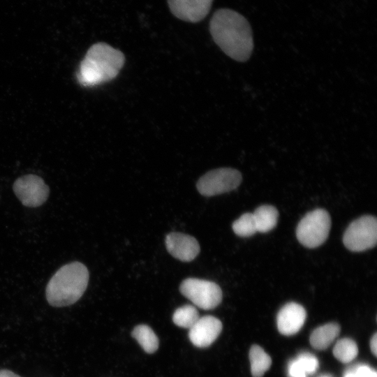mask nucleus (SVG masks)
Listing matches in <instances>:
<instances>
[{"instance_id":"21","label":"nucleus","mask_w":377,"mask_h":377,"mask_svg":"<svg viewBox=\"0 0 377 377\" xmlns=\"http://www.w3.org/2000/svg\"><path fill=\"white\" fill-rule=\"evenodd\" d=\"M288 372L290 377H306V372L297 360L291 362Z\"/></svg>"},{"instance_id":"1","label":"nucleus","mask_w":377,"mask_h":377,"mask_svg":"<svg viewBox=\"0 0 377 377\" xmlns=\"http://www.w3.org/2000/svg\"><path fill=\"white\" fill-rule=\"evenodd\" d=\"M209 31L215 43L229 57L240 62L250 58L253 49L252 30L241 14L227 8L216 10Z\"/></svg>"},{"instance_id":"4","label":"nucleus","mask_w":377,"mask_h":377,"mask_svg":"<svg viewBox=\"0 0 377 377\" xmlns=\"http://www.w3.org/2000/svg\"><path fill=\"white\" fill-rule=\"evenodd\" d=\"M330 228L329 213L323 209H316L307 213L300 220L296 229V236L303 246L313 249L325 242Z\"/></svg>"},{"instance_id":"20","label":"nucleus","mask_w":377,"mask_h":377,"mask_svg":"<svg viewBox=\"0 0 377 377\" xmlns=\"http://www.w3.org/2000/svg\"><path fill=\"white\" fill-rule=\"evenodd\" d=\"M297 360L303 367L306 374L313 373L318 366L316 357L309 353H303L300 355Z\"/></svg>"},{"instance_id":"11","label":"nucleus","mask_w":377,"mask_h":377,"mask_svg":"<svg viewBox=\"0 0 377 377\" xmlns=\"http://www.w3.org/2000/svg\"><path fill=\"white\" fill-rule=\"evenodd\" d=\"M165 246L169 253L184 262L193 260L200 252V245L193 237L179 232L168 234Z\"/></svg>"},{"instance_id":"8","label":"nucleus","mask_w":377,"mask_h":377,"mask_svg":"<svg viewBox=\"0 0 377 377\" xmlns=\"http://www.w3.org/2000/svg\"><path fill=\"white\" fill-rule=\"evenodd\" d=\"M13 191L22 204L28 207H38L47 199L50 188L39 176L29 174L17 178Z\"/></svg>"},{"instance_id":"24","label":"nucleus","mask_w":377,"mask_h":377,"mask_svg":"<svg viewBox=\"0 0 377 377\" xmlns=\"http://www.w3.org/2000/svg\"><path fill=\"white\" fill-rule=\"evenodd\" d=\"M0 377H21L13 371L7 369L0 370Z\"/></svg>"},{"instance_id":"10","label":"nucleus","mask_w":377,"mask_h":377,"mask_svg":"<svg viewBox=\"0 0 377 377\" xmlns=\"http://www.w3.org/2000/svg\"><path fill=\"white\" fill-rule=\"evenodd\" d=\"M213 0H168L172 13L177 18L198 22L203 20L210 10Z\"/></svg>"},{"instance_id":"7","label":"nucleus","mask_w":377,"mask_h":377,"mask_svg":"<svg viewBox=\"0 0 377 377\" xmlns=\"http://www.w3.org/2000/svg\"><path fill=\"white\" fill-rule=\"evenodd\" d=\"M242 180V174L239 170L231 168H220L202 175L198 179L196 187L201 195L213 196L237 188Z\"/></svg>"},{"instance_id":"22","label":"nucleus","mask_w":377,"mask_h":377,"mask_svg":"<svg viewBox=\"0 0 377 377\" xmlns=\"http://www.w3.org/2000/svg\"><path fill=\"white\" fill-rule=\"evenodd\" d=\"M354 374L355 377H377L376 373L367 366L360 367Z\"/></svg>"},{"instance_id":"9","label":"nucleus","mask_w":377,"mask_h":377,"mask_svg":"<svg viewBox=\"0 0 377 377\" xmlns=\"http://www.w3.org/2000/svg\"><path fill=\"white\" fill-rule=\"evenodd\" d=\"M222 330V323L212 316L200 317L189 329L188 337L191 343L199 348L210 346Z\"/></svg>"},{"instance_id":"5","label":"nucleus","mask_w":377,"mask_h":377,"mask_svg":"<svg viewBox=\"0 0 377 377\" xmlns=\"http://www.w3.org/2000/svg\"><path fill=\"white\" fill-rule=\"evenodd\" d=\"M377 242V221L370 215L353 221L346 228L343 242L351 251L360 252L374 247Z\"/></svg>"},{"instance_id":"15","label":"nucleus","mask_w":377,"mask_h":377,"mask_svg":"<svg viewBox=\"0 0 377 377\" xmlns=\"http://www.w3.org/2000/svg\"><path fill=\"white\" fill-rule=\"evenodd\" d=\"M251 371L253 377H262L269 369L272 360L264 350L257 345L251 346L249 352Z\"/></svg>"},{"instance_id":"23","label":"nucleus","mask_w":377,"mask_h":377,"mask_svg":"<svg viewBox=\"0 0 377 377\" xmlns=\"http://www.w3.org/2000/svg\"><path fill=\"white\" fill-rule=\"evenodd\" d=\"M370 348L374 355L377 353V334L375 333L370 341Z\"/></svg>"},{"instance_id":"13","label":"nucleus","mask_w":377,"mask_h":377,"mask_svg":"<svg viewBox=\"0 0 377 377\" xmlns=\"http://www.w3.org/2000/svg\"><path fill=\"white\" fill-rule=\"evenodd\" d=\"M340 326L335 323H330L316 328L310 337V343L316 349L327 348L339 335Z\"/></svg>"},{"instance_id":"12","label":"nucleus","mask_w":377,"mask_h":377,"mask_svg":"<svg viewBox=\"0 0 377 377\" xmlns=\"http://www.w3.org/2000/svg\"><path fill=\"white\" fill-rule=\"evenodd\" d=\"M306 317L304 308L295 302L285 304L277 315V327L283 335H293L303 326Z\"/></svg>"},{"instance_id":"14","label":"nucleus","mask_w":377,"mask_h":377,"mask_svg":"<svg viewBox=\"0 0 377 377\" xmlns=\"http://www.w3.org/2000/svg\"><path fill=\"white\" fill-rule=\"evenodd\" d=\"M253 215L257 232H267L276 226L279 212L274 206L262 205L255 210Z\"/></svg>"},{"instance_id":"25","label":"nucleus","mask_w":377,"mask_h":377,"mask_svg":"<svg viewBox=\"0 0 377 377\" xmlns=\"http://www.w3.org/2000/svg\"><path fill=\"white\" fill-rule=\"evenodd\" d=\"M345 377H355L354 374H348Z\"/></svg>"},{"instance_id":"16","label":"nucleus","mask_w":377,"mask_h":377,"mask_svg":"<svg viewBox=\"0 0 377 377\" xmlns=\"http://www.w3.org/2000/svg\"><path fill=\"white\" fill-rule=\"evenodd\" d=\"M132 336L147 353H154L158 348V339L154 332L147 325L136 326Z\"/></svg>"},{"instance_id":"18","label":"nucleus","mask_w":377,"mask_h":377,"mask_svg":"<svg viewBox=\"0 0 377 377\" xmlns=\"http://www.w3.org/2000/svg\"><path fill=\"white\" fill-rule=\"evenodd\" d=\"M357 346L350 339H340L333 349L334 357L343 363L352 361L357 356Z\"/></svg>"},{"instance_id":"6","label":"nucleus","mask_w":377,"mask_h":377,"mask_svg":"<svg viewBox=\"0 0 377 377\" xmlns=\"http://www.w3.org/2000/svg\"><path fill=\"white\" fill-rule=\"evenodd\" d=\"M181 293L195 306L205 310L216 307L222 300V291L214 282L188 278L179 287Z\"/></svg>"},{"instance_id":"17","label":"nucleus","mask_w":377,"mask_h":377,"mask_svg":"<svg viewBox=\"0 0 377 377\" xmlns=\"http://www.w3.org/2000/svg\"><path fill=\"white\" fill-rule=\"evenodd\" d=\"M199 318L197 309L189 304L177 309L172 315V320L175 325L188 329H190Z\"/></svg>"},{"instance_id":"3","label":"nucleus","mask_w":377,"mask_h":377,"mask_svg":"<svg viewBox=\"0 0 377 377\" xmlns=\"http://www.w3.org/2000/svg\"><path fill=\"white\" fill-rule=\"evenodd\" d=\"M89 278L87 267L80 262H72L63 265L47 285V301L55 307L66 306L75 303L86 290Z\"/></svg>"},{"instance_id":"2","label":"nucleus","mask_w":377,"mask_h":377,"mask_svg":"<svg viewBox=\"0 0 377 377\" xmlns=\"http://www.w3.org/2000/svg\"><path fill=\"white\" fill-rule=\"evenodd\" d=\"M125 62L124 54L105 43L89 47L82 60L77 75L83 86L92 87L115 78Z\"/></svg>"},{"instance_id":"19","label":"nucleus","mask_w":377,"mask_h":377,"mask_svg":"<svg viewBox=\"0 0 377 377\" xmlns=\"http://www.w3.org/2000/svg\"><path fill=\"white\" fill-rule=\"evenodd\" d=\"M232 230L239 237H250L257 232L253 213L243 214L232 223Z\"/></svg>"}]
</instances>
